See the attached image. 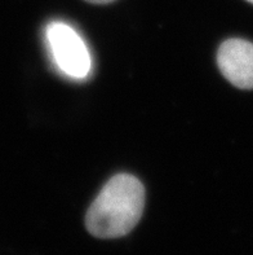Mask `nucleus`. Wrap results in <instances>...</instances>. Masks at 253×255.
<instances>
[{
    "label": "nucleus",
    "mask_w": 253,
    "mask_h": 255,
    "mask_svg": "<svg viewBox=\"0 0 253 255\" xmlns=\"http://www.w3.org/2000/svg\"><path fill=\"white\" fill-rule=\"evenodd\" d=\"M145 207V188L129 174H119L101 189L85 215L86 230L98 239L128 235L140 222Z\"/></svg>",
    "instance_id": "1"
},
{
    "label": "nucleus",
    "mask_w": 253,
    "mask_h": 255,
    "mask_svg": "<svg viewBox=\"0 0 253 255\" xmlns=\"http://www.w3.org/2000/svg\"><path fill=\"white\" fill-rule=\"evenodd\" d=\"M45 43L52 61L62 75L73 81H84L92 71V56L84 39L64 21L45 26Z\"/></svg>",
    "instance_id": "2"
},
{
    "label": "nucleus",
    "mask_w": 253,
    "mask_h": 255,
    "mask_svg": "<svg viewBox=\"0 0 253 255\" xmlns=\"http://www.w3.org/2000/svg\"><path fill=\"white\" fill-rule=\"evenodd\" d=\"M218 68L231 84L241 90H253V43L228 39L217 53Z\"/></svg>",
    "instance_id": "3"
},
{
    "label": "nucleus",
    "mask_w": 253,
    "mask_h": 255,
    "mask_svg": "<svg viewBox=\"0 0 253 255\" xmlns=\"http://www.w3.org/2000/svg\"><path fill=\"white\" fill-rule=\"evenodd\" d=\"M247 1H250L251 4H253V0H247Z\"/></svg>",
    "instance_id": "5"
},
{
    "label": "nucleus",
    "mask_w": 253,
    "mask_h": 255,
    "mask_svg": "<svg viewBox=\"0 0 253 255\" xmlns=\"http://www.w3.org/2000/svg\"><path fill=\"white\" fill-rule=\"evenodd\" d=\"M85 1H89V3H93V4H107L114 1V0H85Z\"/></svg>",
    "instance_id": "4"
}]
</instances>
